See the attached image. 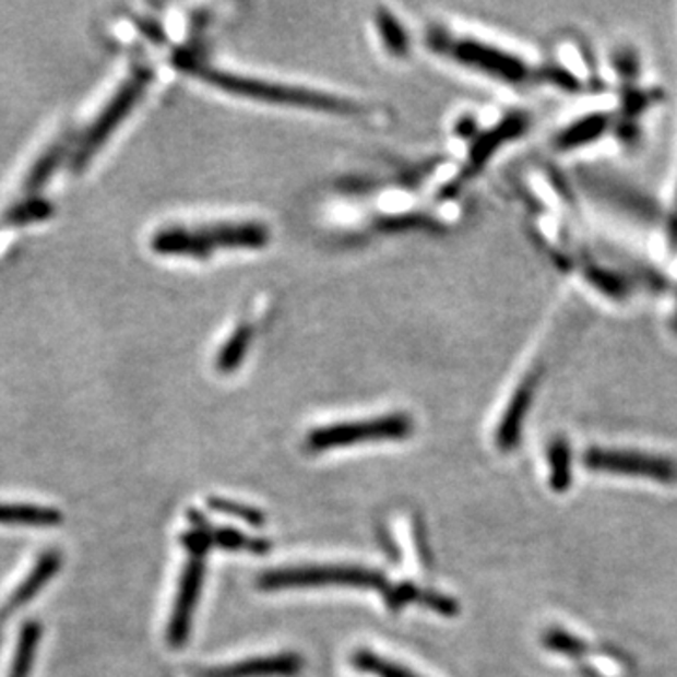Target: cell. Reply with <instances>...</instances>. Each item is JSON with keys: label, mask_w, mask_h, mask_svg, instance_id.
I'll use <instances>...</instances> for the list:
<instances>
[{"label": "cell", "mask_w": 677, "mask_h": 677, "mask_svg": "<svg viewBox=\"0 0 677 677\" xmlns=\"http://www.w3.org/2000/svg\"><path fill=\"white\" fill-rule=\"evenodd\" d=\"M525 127H527V119L520 114L507 117L497 129L482 135L480 140L474 143L473 150H471V166L480 168L482 164L486 163L489 156L501 147L502 143L522 134Z\"/></svg>", "instance_id": "7c38bea8"}, {"label": "cell", "mask_w": 677, "mask_h": 677, "mask_svg": "<svg viewBox=\"0 0 677 677\" xmlns=\"http://www.w3.org/2000/svg\"><path fill=\"white\" fill-rule=\"evenodd\" d=\"M59 520V515L51 510H41L34 507H4L0 504V523H54Z\"/></svg>", "instance_id": "d6986e66"}, {"label": "cell", "mask_w": 677, "mask_h": 677, "mask_svg": "<svg viewBox=\"0 0 677 677\" xmlns=\"http://www.w3.org/2000/svg\"><path fill=\"white\" fill-rule=\"evenodd\" d=\"M414 421L408 414L392 413L367 420L346 421L312 429L307 435V448L311 452H325L333 448L354 447L366 442L405 440L413 435Z\"/></svg>", "instance_id": "5b68a950"}, {"label": "cell", "mask_w": 677, "mask_h": 677, "mask_svg": "<svg viewBox=\"0 0 677 677\" xmlns=\"http://www.w3.org/2000/svg\"><path fill=\"white\" fill-rule=\"evenodd\" d=\"M205 580V556H189L179 578L171 617L168 623V642L171 648H183L192 629V617L198 608Z\"/></svg>", "instance_id": "52a82bcc"}, {"label": "cell", "mask_w": 677, "mask_h": 677, "mask_svg": "<svg viewBox=\"0 0 677 677\" xmlns=\"http://www.w3.org/2000/svg\"><path fill=\"white\" fill-rule=\"evenodd\" d=\"M36 637H38V632H36L34 627L25 630V634L21 638L20 653H17V663H15L12 677L27 676L28 664H31V658H33L34 645H36Z\"/></svg>", "instance_id": "44dd1931"}, {"label": "cell", "mask_w": 677, "mask_h": 677, "mask_svg": "<svg viewBox=\"0 0 677 677\" xmlns=\"http://www.w3.org/2000/svg\"><path fill=\"white\" fill-rule=\"evenodd\" d=\"M304 668L298 653H277L247 658L226 666H213L198 672V677H292Z\"/></svg>", "instance_id": "9c48e42d"}, {"label": "cell", "mask_w": 677, "mask_h": 677, "mask_svg": "<svg viewBox=\"0 0 677 677\" xmlns=\"http://www.w3.org/2000/svg\"><path fill=\"white\" fill-rule=\"evenodd\" d=\"M542 643L546 650L557 655H565V657H582L587 653V643L583 642L582 638L574 637L562 629H549L542 637Z\"/></svg>", "instance_id": "e0dca14e"}, {"label": "cell", "mask_w": 677, "mask_h": 677, "mask_svg": "<svg viewBox=\"0 0 677 677\" xmlns=\"http://www.w3.org/2000/svg\"><path fill=\"white\" fill-rule=\"evenodd\" d=\"M252 328L251 325H239L231 337L224 343L223 348L217 354V369L221 372L236 371L237 367L244 364L245 356L251 346Z\"/></svg>", "instance_id": "5bb4252c"}, {"label": "cell", "mask_w": 677, "mask_h": 677, "mask_svg": "<svg viewBox=\"0 0 677 677\" xmlns=\"http://www.w3.org/2000/svg\"><path fill=\"white\" fill-rule=\"evenodd\" d=\"M676 200H677V197H676Z\"/></svg>", "instance_id": "7402d4cb"}, {"label": "cell", "mask_w": 677, "mask_h": 677, "mask_svg": "<svg viewBox=\"0 0 677 677\" xmlns=\"http://www.w3.org/2000/svg\"><path fill=\"white\" fill-rule=\"evenodd\" d=\"M189 520L192 523V531H197L198 535L202 536L210 549L221 548L228 549V551H249V554H265L271 549V542L265 538H254L237 528L211 525L198 510H190Z\"/></svg>", "instance_id": "30bf717a"}, {"label": "cell", "mask_w": 677, "mask_h": 677, "mask_svg": "<svg viewBox=\"0 0 677 677\" xmlns=\"http://www.w3.org/2000/svg\"><path fill=\"white\" fill-rule=\"evenodd\" d=\"M270 244V230L262 223L202 224L197 228L158 231L153 249L169 257L203 260L217 251H258Z\"/></svg>", "instance_id": "7a4b0ae2"}, {"label": "cell", "mask_w": 677, "mask_h": 677, "mask_svg": "<svg viewBox=\"0 0 677 677\" xmlns=\"http://www.w3.org/2000/svg\"><path fill=\"white\" fill-rule=\"evenodd\" d=\"M542 371L533 367L515 387L512 397L502 413L499 427L495 431V444L501 452H512L522 440L523 424L535 401L536 390L541 384Z\"/></svg>", "instance_id": "ba28073f"}, {"label": "cell", "mask_w": 677, "mask_h": 677, "mask_svg": "<svg viewBox=\"0 0 677 677\" xmlns=\"http://www.w3.org/2000/svg\"><path fill=\"white\" fill-rule=\"evenodd\" d=\"M324 585L358 587V590H387V575L380 570L356 567V565H301L286 569L265 570L258 575V587L262 591L311 590Z\"/></svg>", "instance_id": "3957f363"}, {"label": "cell", "mask_w": 677, "mask_h": 677, "mask_svg": "<svg viewBox=\"0 0 677 677\" xmlns=\"http://www.w3.org/2000/svg\"><path fill=\"white\" fill-rule=\"evenodd\" d=\"M377 23H379L380 38L384 41V48L392 55L403 57L408 51V36L397 20L388 12H380Z\"/></svg>", "instance_id": "ac0fdd59"}, {"label": "cell", "mask_w": 677, "mask_h": 677, "mask_svg": "<svg viewBox=\"0 0 677 677\" xmlns=\"http://www.w3.org/2000/svg\"><path fill=\"white\" fill-rule=\"evenodd\" d=\"M429 44L440 54L448 55L461 64L478 70L482 74L491 75L495 80L520 85L531 78V68L527 62H523L518 55L495 48L486 41L473 40V38H452L450 34L433 31L429 34Z\"/></svg>", "instance_id": "277c9868"}, {"label": "cell", "mask_w": 677, "mask_h": 677, "mask_svg": "<svg viewBox=\"0 0 677 677\" xmlns=\"http://www.w3.org/2000/svg\"><path fill=\"white\" fill-rule=\"evenodd\" d=\"M609 124H611L609 114H604V111L590 114V116L582 117L578 121L570 122L569 127H565L557 134L556 147L561 151H570L590 145L609 129Z\"/></svg>", "instance_id": "8fae6325"}, {"label": "cell", "mask_w": 677, "mask_h": 677, "mask_svg": "<svg viewBox=\"0 0 677 677\" xmlns=\"http://www.w3.org/2000/svg\"><path fill=\"white\" fill-rule=\"evenodd\" d=\"M183 67L189 70L190 74L197 75L213 87L223 88L224 93H230V95L270 102V104H281V106H292V108L339 114V116H353V114L361 111L356 102L341 98V96L325 95V93H319L312 88L252 80L247 75L231 74V72H224L217 68L205 67V64H200L197 61L183 62Z\"/></svg>", "instance_id": "6da1fadb"}, {"label": "cell", "mask_w": 677, "mask_h": 677, "mask_svg": "<svg viewBox=\"0 0 677 677\" xmlns=\"http://www.w3.org/2000/svg\"><path fill=\"white\" fill-rule=\"evenodd\" d=\"M353 663L358 670L367 672V674H372V676L377 677H420L418 674H414L413 670L405 668V666L380 657V655L369 650L356 651Z\"/></svg>", "instance_id": "9a60e30c"}, {"label": "cell", "mask_w": 677, "mask_h": 677, "mask_svg": "<svg viewBox=\"0 0 677 677\" xmlns=\"http://www.w3.org/2000/svg\"><path fill=\"white\" fill-rule=\"evenodd\" d=\"M420 587H416L413 582L395 583V585H388L387 590L382 591V598H384L388 609H392V611H397L405 604L420 603Z\"/></svg>", "instance_id": "ffe728a7"}, {"label": "cell", "mask_w": 677, "mask_h": 677, "mask_svg": "<svg viewBox=\"0 0 677 677\" xmlns=\"http://www.w3.org/2000/svg\"><path fill=\"white\" fill-rule=\"evenodd\" d=\"M207 507L213 512L230 515V518L241 520V522L252 525V527H262L265 523V515L262 510L244 504V502L230 501V499H224V497H211V499H207Z\"/></svg>", "instance_id": "2e32d148"}, {"label": "cell", "mask_w": 677, "mask_h": 677, "mask_svg": "<svg viewBox=\"0 0 677 677\" xmlns=\"http://www.w3.org/2000/svg\"><path fill=\"white\" fill-rule=\"evenodd\" d=\"M549 488L565 494L572 486V450L569 440L556 437L548 444Z\"/></svg>", "instance_id": "4fadbf2b"}, {"label": "cell", "mask_w": 677, "mask_h": 677, "mask_svg": "<svg viewBox=\"0 0 677 677\" xmlns=\"http://www.w3.org/2000/svg\"><path fill=\"white\" fill-rule=\"evenodd\" d=\"M583 467L593 473L650 478L658 484H676L677 461L666 455L643 454L638 450L590 448L582 455Z\"/></svg>", "instance_id": "8992f818"}]
</instances>
